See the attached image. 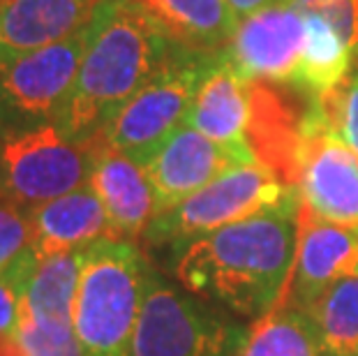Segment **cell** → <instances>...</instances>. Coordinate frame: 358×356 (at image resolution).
<instances>
[{
  "instance_id": "cell-8",
  "label": "cell",
  "mask_w": 358,
  "mask_h": 356,
  "mask_svg": "<svg viewBox=\"0 0 358 356\" xmlns=\"http://www.w3.org/2000/svg\"><path fill=\"white\" fill-rule=\"evenodd\" d=\"M88 26L63 42L0 63V127L56 123L86 54Z\"/></svg>"
},
{
  "instance_id": "cell-27",
  "label": "cell",
  "mask_w": 358,
  "mask_h": 356,
  "mask_svg": "<svg viewBox=\"0 0 358 356\" xmlns=\"http://www.w3.org/2000/svg\"><path fill=\"white\" fill-rule=\"evenodd\" d=\"M33 264H35V250L19 264L17 269H12L10 273L0 276V333L14 331V327H17L19 301L24 297V290H26Z\"/></svg>"
},
{
  "instance_id": "cell-21",
  "label": "cell",
  "mask_w": 358,
  "mask_h": 356,
  "mask_svg": "<svg viewBox=\"0 0 358 356\" xmlns=\"http://www.w3.org/2000/svg\"><path fill=\"white\" fill-rule=\"evenodd\" d=\"M303 19H306V42H303L296 86L306 88L312 95H324L347 79L356 58L329 21L310 14H303Z\"/></svg>"
},
{
  "instance_id": "cell-24",
  "label": "cell",
  "mask_w": 358,
  "mask_h": 356,
  "mask_svg": "<svg viewBox=\"0 0 358 356\" xmlns=\"http://www.w3.org/2000/svg\"><path fill=\"white\" fill-rule=\"evenodd\" d=\"M28 206L0 199V276L17 269L33 252V218Z\"/></svg>"
},
{
  "instance_id": "cell-26",
  "label": "cell",
  "mask_w": 358,
  "mask_h": 356,
  "mask_svg": "<svg viewBox=\"0 0 358 356\" xmlns=\"http://www.w3.org/2000/svg\"><path fill=\"white\" fill-rule=\"evenodd\" d=\"M285 3L301 14L329 21L358 60V0H285Z\"/></svg>"
},
{
  "instance_id": "cell-17",
  "label": "cell",
  "mask_w": 358,
  "mask_h": 356,
  "mask_svg": "<svg viewBox=\"0 0 358 356\" xmlns=\"http://www.w3.org/2000/svg\"><path fill=\"white\" fill-rule=\"evenodd\" d=\"M166 40L194 51H220L241 19L229 0H127Z\"/></svg>"
},
{
  "instance_id": "cell-15",
  "label": "cell",
  "mask_w": 358,
  "mask_h": 356,
  "mask_svg": "<svg viewBox=\"0 0 358 356\" xmlns=\"http://www.w3.org/2000/svg\"><path fill=\"white\" fill-rule=\"evenodd\" d=\"M102 0H0V63L63 42L93 21Z\"/></svg>"
},
{
  "instance_id": "cell-2",
  "label": "cell",
  "mask_w": 358,
  "mask_h": 356,
  "mask_svg": "<svg viewBox=\"0 0 358 356\" xmlns=\"http://www.w3.org/2000/svg\"><path fill=\"white\" fill-rule=\"evenodd\" d=\"M171 42L127 0H102L88 26L77 81L58 116L67 139L100 137L123 104L150 79Z\"/></svg>"
},
{
  "instance_id": "cell-28",
  "label": "cell",
  "mask_w": 358,
  "mask_h": 356,
  "mask_svg": "<svg viewBox=\"0 0 358 356\" xmlns=\"http://www.w3.org/2000/svg\"><path fill=\"white\" fill-rule=\"evenodd\" d=\"M278 3H285V0H229V5L234 7V12L238 19H245L250 14L264 10V7H271Z\"/></svg>"
},
{
  "instance_id": "cell-29",
  "label": "cell",
  "mask_w": 358,
  "mask_h": 356,
  "mask_svg": "<svg viewBox=\"0 0 358 356\" xmlns=\"http://www.w3.org/2000/svg\"><path fill=\"white\" fill-rule=\"evenodd\" d=\"M0 356H26L19 338L14 336V331L0 333Z\"/></svg>"
},
{
  "instance_id": "cell-5",
  "label": "cell",
  "mask_w": 358,
  "mask_h": 356,
  "mask_svg": "<svg viewBox=\"0 0 358 356\" xmlns=\"http://www.w3.org/2000/svg\"><path fill=\"white\" fill-rule=\"evenodd\" d=\"M245 333L148 266L129 356H234Z\"/></svg>"
},
{
  "instance_id": "cell-19",
  "label": "cell",
  "mask_w": 358,
  "mask_h": 356,
  "mask_svg": "<svg viewBox=\"0 0 358 356\" xmlns=\"http://www.w3.org/2000/svg\"><path fill=\"white\" fill-rule=\"evenodd\" d=\"M81 250L37 255L30 269L19 306L30 315L53 322H72V301L77 292Z\"/></svg>"
},
{
  "instance_id": "cell-9",
  "label": "cell",
  "mask_w": 358,
  "mask_h": 356,
  "mask_svg": "<svg viewBox=\"0 0 358 356\" xmlns=\"http://www.w3.org/2000/svg\"><path fill=\"white\" fill-rule=\"evenodd\" d=\"M248 146L259 164L296 187L303 150L319 118V97L294 83L266 79H248Z\"/></svg>"
},
{
  "instance_id": "cell-20",
  "label": "cell",
  "mask_w": 358,
  "mask_h": 356,
  "mask_svg": "<svg viewBox=\"0 0 358 356\" xmlns=\"http://www.w3.org/2000/svg\"><path fill=\"white\" fill-rule=\"evenodd\" d=\"M234 356H324L310 315L287 303L250 324Z\"/></svg>"
},
{
  "instance_id": "cell-25",
  "label": "cell",
  "mask_w": 358,
  "mask_h": 356,
  "mask_svg": "<svg viewBox=\"0 0 358 356\" xmlns=\"http://www.w3.org/2000/svg\"><path fill=\"white\" fill-rule=\"evenodd\" d=\"M317 97L333 132L358 155V60L340 86Z\"/></svg>"
},
{
  "instance_id": "cell-23",
  "label": "cell",
  "mask_w": 358,
  "mask_h": 356,
  "mask_svg": "<svg viewBox=\"0 0 358 356\" xmlns=\"http://www.w3.org/2000/svg\"><path fill=\"white\" fill-rule=\"evenodd\" d=\"M14 336L26 356H83L72 322H53L30 315L19 306Z\"/></svg>"
},
{
  "instance_id": "cell-10",
  "label": "cell",
  "mask_w": 358,
  "mask_h": 356,
  "mask_svg": "<svg viewBox=\"0 0 358 356\" xmlns=\"http://www.w3.org/2000/svg\"><path fill=\"white\" fill-rule=\"evenodd\" d=\"M358 271V229L335 225L301 204L292 273L278 303L308 310L340 278Z\"/></svg>"
},
{
  "instance_id": "cell-3",
  "label": "cell",
  "mask_w": 358,
  "mask_h": 356,
  "mask_svg": "<svg viewBox=\"0 0 358 356\" xmlns=\"http://www.w3.org/2000/svg\"><path fill=\"white\" fill-rule=\"evenodd\" d=\"M148 266L134 241L102 238L81 250L72 327L83 356H129Z\"/></svg>"
},
{
  "instance_id": "cell-30",
  "label": "cell",
  "mask_w": 358,
  "mask_h": 356,
  "mask_svg": "<svg viewBox=\"0 0 358 356\" xmlns=\"http://www.w3.org/2000/svg\"><path fill=\"white\" fill-rule=\"evenodd\" d=\"M356 356H358V354H356Z\"/></svg>"
},
{
  "instance_id": "cell-22",
  "label": "cell",
  "mask_w": 358,
  "mask_h": 356,
  "mask_svg": "<svg viewBox=\"0 0 358 356\" xmlns=\"http://www.w3.org/2000/svg\"><path fill=\"white\" fill-rule=\"evenodd\" d=\"M324 356L358 354V271L340 278L308 310Z\"/></svg>"
},
{
  "instance_id": "cell-11",
  "label": "cell",
  "mask_w": 358,
  "mask_h": 356,
  "mask_svg": "<svg viewBox=\"0 0 358 356\" xmlns=\"http://www.w3.org/2000/svg\"><path fill=\"white\" fill-rule=\"evenodd\" d=\"M301 204L335 225L358 229V155L326 120L322 104L299 173Z\"/></svg>"
},
{
  "instance_id": "cell-18",
  "label": "cell",
  "mask_w": 358,
  "mask_h": 356,
  "mask_svg": "<svg viewBox=\"0 0 358 356\" xmlns=\"http://www.w3.org/2000/svg\"><path fill=\"white\" fill-rule=\"evenodd\" d=\"M30 218H33V250L37 255L83 250L95 241L116 238L102 201L88 183L35 206L30 211Z\"/></svg>"
},
{
  "instance_id": "cell-12",
  "label": "cell",
  "mask_w": 358,
  "mask_h": 356,
  "mask_svg": "<svg viewBox=\"0 0 358 356\" xmlns=\"http://www.w3.org/2000/svg\"><path fill=\"white\" fill-rule=\"evenodd\" d=\"M303 42H306L303 14L289 3H278L241 19L231 42L227 44V56L245 79H266L296 86Z\"/></svg>"
},
{
  "instance_id": "cell-14",
  "label": "cell",
  "mask_w": 358,
  "mask_h": 356,
  "mask_svg": "<svg viewBox=\"0 0 358 356\" xmlns=\"http://www.w3.org/2000/svg\"><path fill=\"white\" fill-rule=\"evenodd\" d=\"M88 185L102 201L116 238L139 241L157 215V204L146 169L113 150L102 137L93 139Z\"/></svg>"
},
{
  "instance_id": "cell-4",
  "label": "cell",
  "mask_w": 358,
  "mask_h": 356,
  "mask_svg": "<svg viewBox=\"0 0 358 356\" xmlns=\"http://www.w3.org/2000/svg\"><path fill=\"white\" fill-rule=\"evenodd\" d=\"M215 54L171 44L150 79L104 125L102 141L146 166L164 141L185 125L187 111Z\"/></svg>"
},
{
  "instance_id": "cell-6",
  "label": "cell",
  "mask_w": 358,
  "mask_h": 356,
  "mask_svg": "<svg viewBox=\"0 0 358 356\" xmlns=\"http://www.w3.org/2000/svg\"><path fill=\"white\" fill-rule=\"evenodd\" d=\"M294 192L299 190L285 185L259 162L234 166L178 206L157 213L143 234V241L148 245H169L180 255L192 241L264 208L278 206Z\"/></svg>"
},
{
  "instance_id": "cell-13",
  "label": "cell",
  "mask_w": 358,
  "mask_h": 356,
  "mask_svg": "<svg viewBox=\"0 0 358 356\" xmlns=\"http://www.w3.org/2000/svg\"><path fill=\"white\" fill-rule=\"evenodd\" d=\"M255 157L222 146L189 125H180L143 166L153 187L157 213L185 201L234 166L252 164Z\"/></svg>"
},
{
  "instance_id": "cell-16",
  "label": "cell",
  "mask_w": 358,
  "mask_h": 356,
  "mask_svg": "<svg viewBox=\"0 0 358 356\" xmlns=\"http://www.w3.org/2000/svg\"><path fill=\"white\" fill-rule=\"evenodd\" d=\"M250 90L248 79L236 70L227 47L215 54L203 81L199 83L192 107L187 111L185 125L194 127L208 139L252 155L248 146ZM255 157V155H252ZM257 162V160H255Z\"/></svg>"
},
{
  "instance_id": "cell-7",
  "label": "cell",
  "mask_w": 358,
  "mask_h": 356,
  "mask_svg": "<svg viewBox=\"0 0 358 356\" xmlns=\"http://www.w3.org/2000/svg\"><path fill=\"white\" fill-rule=\"evenodd\" d=\"M93 141L77 143L58 123L0 127V199L35 208L88 183Z\"/></svg>"
},
{
  "instance_id": "cell-1",
  "label": "cell",
  "mask_w": 358,
  "mask_h": 356,
  "mask_svg": "<svg viewBox=\"0 0 358 356\" xmlns=\"http://www.w3.org/2000/svg\"><path fill=\"white\" fill-rule=\"evenodd\" d=\"M301 194L192 241L176 262L182 290L259 320L278 306L292 273Z\"/></svg>"
}]
</instances>
